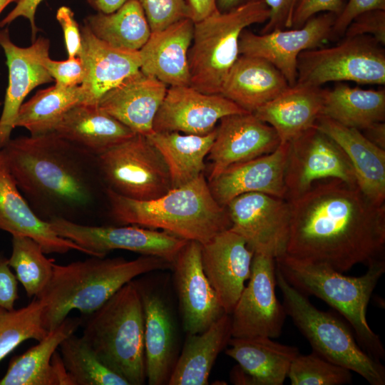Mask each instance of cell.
Here are the masks:
<instances>
[{
  "instance_id": "12",
  "label": "cell",
  "mask_w": 385,
  "mask_h": 385,
  "mask_svg": "<svg viewBox=\"0 0 385 385\" xmlns=\"http://www.w3.org/2000/svg\"><path fill=\"white\" fill-rule=\"evenodd\" d=\"M230 315L234 338H277L287 316L276 294V262L254 253L251 275Z\"/></svg>"
},
{
  "instance_id": "2",
  "label": "cell",
  "mask_w": 385,
  "mask_h": 385,
  "mask_svg": "<svg viewBox=\"0 0 385 385\" xmlns=\"http://www.w3.org/2000/svg\"><path fill=\"white\" fill-rule=\"evenodd\" d=\"M1 150L21 194L42 220L91 225L101 204L107 206L97 156L55 132L11 138Z\"/></svg>"
},
{
  "instance_id": "41",
  "label": "cell",
  "mask_w": 385,
  "mask_h": 385,
  "mask_svg": "<svg viewBox=\"0 0 385 385\" xmlns=\"http://www.w3.org/2000/svg\"><path fill=\"white\" fill-rule=\"evenodd\" d=\"M351 371L322 357L315 351L300 353L287 374L292 385H342L352 381Z\"/></svg>"
},
{
  "instance_id": "6",
  "label": "cell",
  "mask_w": 385,
  "mask_h": 385,
  "mask_svg": "<svg viewBox=\"0 0 385 385\" xmlns=\"http://www.w3.org/2000/svg\"><path fill=\"white\" fill-rule=\"evenodd\" d=\"M81 337L98 358L129 385L146 381L144 318L133 280L95 312L84 315Z\"/></svg>"
},
{
  "instance_id": "42",
  "label": "cell",
  "mask_w": 385,
  "mask_h": 385,
  "mask_svg": "<svg viewBox=\"0 0 385 385\" xmlns=\"http://www.w3.org/2000/svg\"><path fill=\"white\" fill-rule=\"evenodd\" d=\"M151 32L163 30L187 18L190 19L188 0H139Z\"/></svg>"
},
{
  "instance_id": "28",
  "label": "cell",
  "mask_w": 385,
  "mask_h": 385,
  "mask_svg": "<svg viewBox=\"0 0 385 385\" xmlns=\"http://www.w3.org/2000/svg\"><path fill=\"white\" fill-rule=\"evenodd\" d=\"M324 91L295 84L252 113L274 129L280 143H289L314 126L321 115Z\"/></svg>"
},
{
  "instance_id": "1",
  "label": "cell",
  "mask_w": 385,
  "mask_h": 385,
  "mask_svg": "<svg viewBox=\"0 0 385 385\" xmlns=\"http://www.w3.org/2000/svg\"><path fill=\"white\" fill-rule=\"evenodd\" d=\"M285 255L345 272L384 259L385 205L357 185L337 179L315 183L291 200Z\"/></svg>"
},
{
  "instance_id": "52",
  "label": "cell",
  "mask_w": 385,
  "mask_h": 385,
  "mask_svg": "<svg viewBox=\"0 0 385 385\" xmlns=\"http://www.w3.org/2000/svg\"><path fill=\"white\" fill-rule=\"evenodd\" d=\"M51 365L53 385H74L58 350L51 359Z\"/></svg>"
},
{
  "instance_id": "53",
  "label": "cell",
  "mask_w": 385,
  "mask_h": 385,
  "mask_svg": "<svg viewBox=\"0 0 385 385\" xmlns=\"http://www.w3.org/2000/svg\"><path fill=\"white\" fill-rule=\"evenodd\" d=\"M363 135L377 147L385 150V123H374L362 130Z\"/></svg>"
},
{
  "instance_id": "26",
  "label": "cell",
  "mask_w": 385,
  "mask_h": 385,
  "mask_svg": "<svg viewBox=\"0 0 385 385\" xmlns=\"http://www.w3.org/2000/svg\"><path fill=\"white\" fill-rule=\"evenodd\" d=\"M193 31L194 21L187 18L151 32L139 50L140 71L170 86H190L188 51Z\"/></svg>"
},
{
  "instance_id": "22",
  "label": "cell",
  "mask_w": 385,
  "mask_h": 385,
  "mask_svg": "<svg viewBox=\"0 0 385 385\" xmlns=\"http://www.w3.org/2000/svg\"><path fill=\"white\" fill-rule=\"evenodd\" d=\"M141 299L144 318L146 381L168 384L177 358V332L168 303L156 291L133 279Z\"/></svg>"
},
{
  "instance_id": "13",
  "label": "cell",
  "mask_w": 385,
  "mask_h": 385,
  "mask_svg": "<svg viewBox=\"0 0 385 385\" xmlns=\"http://www.w3.org/2000/svg\"><path fill=\"white\" fill-rule=\"evenodd\" d=\"M284 178L287 200L302 195L321 180L337 179L357 185L346 155L315 126L289 143Z\"/></svg>"
},
{
  "instance_id": "24",
  "label": "cell",
  "mask_w": 385,
  "mask_h": 385,
  "mask_svg": "<svg viewBox=\"0 0 385 385\" xmlns=\"http://www.w3.org/2000/svg\"><path fill=\"white\" fill-rule=\"evenodd\" d=\"M0 230L11 235L32 238L45 254L87 252L74 242L59 236L51 224L40 219L31 210L19 189L0 150Z\"/></svg>"
},
{
  "instance_id": "15",
  "label": "cell",
  "mask_w": 385,
  "mask_h": 385,
  "mask_svg": "<svg viewBox=\"0 0 385 385\" xmlns=\"http://www.w3.org/2000/svg\"><path fill=\"white\" fill-rule=\"evenodd\" d=\"M336 17L332 13L323 12L310 18L300 28L262 34L245 29L240 36V55L267 61L283 74L289 86H293L297 81L299 55L302 51L322 47L332 38Z\"/></svg>"
},
{
  "instance_id": "39",
  "label": "cell",
  "mask_w": 385,
  "mask_h": 385,
  "mask_svg": "<svg viewBox=\"0 0 385 385\" xmlns=\"http://www.w3.org/2000/svg\"><path fill=\"white\" fill-rule=\"evenodd\" d=\"M11 245L9 264L27 297H36L49 282L55 260L47 258L41 246L31 237L12 235Z\"/></svg>"
},
{
  "instance_id": "30",
  "label": "cell",
  "mask_w": 385,
  "mask_h": 385,
  "mask_svg": "<svg viewBox=\"0 0 385 385\" xmlns=\"http://www.w3.org/2000/svg\"><path fill=\"white\" fill-rule=\"evenodd\" d=\"M225 354L247 374L251 385H282L289 366L299 354L297 347L268 337L234 338Z\"/></svg>"
},
{
  "instance_id": "48",
  "label": "cell",
  "mask_w": 385,
  "mask_h": 385,
  "mask_svg": "<svg viewBox=\"0 0 385 385\" xmlns=\"http://www.w3.org/2000/svg\"><path fill=\"white\" fill-rule=\"evenodd\" d=\"M56 18L61 26L68 58L78 56L81 49V36L73 11L67 6H60Z\"/></svg>"
},
{
  "instance_id": "21",
  "label": "cell",
  "mask_w": 385,
  "mask_h": 385,
  "mask_svg": "<svg viewBox=\"0 0 385 385\" xmlns=\"http://www.w3.org/2000/svg\"><path fill=\"white\" fill-rule=\"evenodd\" d=\"M289 143H280L273 152L231 165L208 180L216 202L222 207L248 192H261L286 199L285 169Z\"/></svg>"
},
{
  "instance_id": "7",
  "label": "cell",
  "mask_w": 385,
  "mask_h": 385,
  "mask_svg": "<svg viewBox=\"0 0 385 385\" xmlns=\"http://www.w3.org/2000/svg\"><path fill=\"white\" fill-rule=\"evenodd\" d=\"M270 10L265 0L227 12L218 10L194 23L188 51L190 86L207 94H219L240 56L241 33L255 24L266 22Z\"/></svg>"
},
{
  "instance_id": "56",
  "label": "cell",
  "mask_w": 385,
  "mask_h": 385,
  "mask_svg": "<svg viewBox=\"0 0 385 385\" xmlns=\"http://www.w3.org/2000/svg\"><path fill=\"white\" fill-rule=\"evenodd\" d=\"M19 0H0V14L4 9L11 3L17 2Z\"/></svg>"
},
{
  "instance_id": "27",
  "label": "cell",
  "mask_w": 385,
  "mask_h": 385,
  "mask_svg": "<svg viewBox=\"0 0 385 385\" xmlns=\"http://www.w3.org/2000/svg\"><path fill=\"white\" fill-rule=\"evenodd\" d=\"M314 126L343 150L354 169L361 191L374 203L384 205L385 150L369 141L359 130L344 126L329 118L319 115Z\"/></svg>"
},
{
  "instance_id": "10",
  "label": "cell",
  "mask_w": 385,
  "mask_h": 385,
  "mask_svg": "<svg viewBox=\"0 0 385 385\" xmlns=\"http://www.w3.org/2000/svg\"><path fill=\"white\" fill-rule=\"evenodd\" d=\"M106 187L133 200L156 199L172 188L161 153L147 136L135 134L97 156Z\"/></svg>"
},
{
  "instance_id": "23",
  "label": "cell",
  "mask_w": 385,
  "mask_h": 385,
  "mask_svg": "<svg viewBox=\"0 0 385 385\" xmlns=\"http://www.w3.org/2000/svg\"><path fill=\"white\" fill-rule=\"evenodd\" d=\"M85 76L80 85L85 104L98 106L101 98L123 80L140 71L139 51L113 47L98 38L85 24L81 28Z\"/></svg>"
},
{
  "instance_id": "46",
  "label": "cell",
  "mask_w": 385,
  "mask_h": 385,
  "mask_svg": "<svg viewBox=\"0 0 385 385\" xmlns=\"http://www.w3.org/2000/svg\"><path fill=\"white\" fill-rule=\"evenodd\" d=\"M378 9L385 10V0H348L335 19L332 38L343 36L349 24L360 14Z\"/></svg>"
},
{
  "instance_id": "55",
  "label": "cell",
  "mask_w": 385,
  "mask_h": 385,
  "mask_svg": "<svg viewBox=\"0 0 385 385\" xmlns=\"http://www.w3.org/2000/svg\"><path fill=\"white\" fill-rule=\"evenodd\" d=\"M262 0H217V9L220 12H227L243 5Z\"/></svg>"
},
{
  "instance_id": "45",
  "label": "cell",
  "mask_w": 385,
  "mask_h": 385,
  "mask_svg": "<svg viewBox=\"0 0 385 385\" xmlns=\"http://www.w3.org/2000/svg\"><path fill=\"white\" fill-rule=\"evenodd\" d=\"M343 0H299L296 6L292 28L302 27L310 18L323 12H330L337 16L344 8Z\"/></svg>"
},
{
  "instance_id": "36",
  "label": "cell",
  "mask_w": 385,
  "mask_h": 385,
  "mask_svg": "<svg viewBox=\"0 0 385 385\" xmlns=\"http://www.w3.org/2000/svg\"><path fill=\"white\" fill-rule=\"evenodd\" d=\"M83 24L101 41L129 51H139L151 34L139 0H128L111 13L88 15Z\"/></svg>"
},
{
  "instance_id": "47",
  "label": "cell",
  "mask_w": 385,
  "mask_h": 385,
  "mask_svg": "<svg viewBox=\"0 0 385 385\" xmlns=\"http://www.w3.org/2000/svg\"><path fill=\"white\" fill-rule=\"evenodd\" d=\"M299 0H265L270 10L269 19L262 34L292 29L293 14Z\"/></svg>"
},
{
  "instance_id": "33",
  "label": "cell",
  "mask_w": 385,
  "mask_h": 385,
  "mask_svg": "<svg viewBox=\"0 0 385 385\" xmlns=\"http://www.w3.org/2000/svg\"><path fill=\"white\" fill-rule=\"evenodd\" d=\"M215 135L216 128L203 135L176 131H153L145 136L164 158L173 188L204 174L205 158L209 153Z\"/></svg>"
},
{
  "instance_id": "50",
  "label": "cell",
  "mask_w": 385,
  "mask_h": 385,
  "mask_svg": "<svg viewBox=\"0 0 385 385\" xmlns=\"http://www.w3.org/2000/svg\"><path fill=\"white\" fill-rule=\"evenodd\" d=\"M42 1L43 0H19L15 7L0 21V27L10 24L19 17L26 18L30 22L31 40L34 42L38 31L35 22V15Z\"/></svg>"
},
{
  "instance_id": "40",
  "label": "cell",
  "mask_w": 385,
  "mask_h": 385,
  "mask_svg": "<svg viewBox=\"0 0 385 385\" xmlns=\"http://www.w3.org/2000/svg\"><path fill=\"white\" fill-rule=\"evenodd\" d=\"M43 303L36 297L16 309L0 307V361L27 339L40 341L48 332L43 326Z\"/></svg>"
},
{
  "instance_id": "44",
  "label": "cell",
  "mask_w": 385,
  "mask_h": 385,
  "mask_svg": "<svg viewBox=\"0 0 385 385\" xmlns=\"http://www.w3.org/2000/svg\"><path fill=\"white\" fill-rule=\"evenodd\" d=\"M370 36L381 45L385 44V10H371L356 16L346 28L344 36Z\"/></svg>"
},
{
  "instance_id": "11",
  "label": "cell",
  "mask_w": 385,
  "mask_h": 385,
  "mask_svg": "<svg viewBox=\"0 0 385 385\" xmlns=\"http://www.w3.org/2000/svg\"><path fill=\"white\" fill-rule=\"evenodd\" d=\"M61 237L83 248L88 255L103 257L124 250L162 258L172 265L188 240L165 231L137 225H91L55 218L48 222Z\"/></svg>"
},
{
  "instance_id": "51",
  "label": "cell",
  "mask_w": 385,
  "mask_h": 385,
  "mask_svg": "<svg viewBox=\"0 0 385 385\" xmlns=\"http://www.w3.org/2000/svg\"><path fill=\"white\" fill-rule=\"evenodd\" d=\"M217 0H188L190 11V19L199 21L212 14L217 9Z\"/></svg>"
},
{
  "instance_id": "17",
  "label": "cell",
  "mask_w": 385,
  "mask_h": 385,
  "mask_svg": "<svg viewBox=\"0 0 385 385\" xmlns=\"http://www.w3.org/2000/svg\"><path fill=\"white\" fill-rule=\"evenodd\" d=\"M0 46L3 48L9 70V83L0 117V150L11 140L14 122L25 98L36 87L51 83L50 76L41 62L49 53L50 42L40 36L29 47L14 44L8 28L0 31Z\"/></svg>"
},
{
  "instance_id": "20",
  "label": "cell",
  "mask_w": 385,
  "mask_h": 385,
  "mask_svg": "<svg viewBox=\"0 0 385 385\" xmlns=\"http://www.w3.org/2000/svg\"><path fill=\"white\" fill-rule=\"evenodd\" d=\"M219 122L207 156L211 164L208 180L231 165L270 153L280 145L274 129L252 113L229 115Z\"/></svg>"
},
{
  "instance_id": "43",
  "label": "cell",
  "mask_w": 385,
  "mask_h": 385,
  "mask_svg": "<svg viewBox=\"0 0 385 385\" xmlns=\"http://www.w3.org/2000/svg\"><path fill=\"white\" fill-rule=\"evenodd\" d=\"M41 62L56 84L76 86H80L83 81L84 65L78 56L65 61H54L47 53L41 58Z\"/></svg>"
},
{
  "instance_id": "25",
  "label": "cell",
  "mask_w": 385,
  "mask_h": 385,
  "mask_svg": "<svg viewBox=\"0 0 385 385\" xmlns=\"http://www.w3.org/2000/svg\"><path fill=\"white\" fill-rule=\"evenodd\" d=\"M167 89V85L140 70L108 91L98 106L135 134L148 135L153 132Z\"/></svg>"
},
{
  "instance_id": "5",
  "label": "cell",
  "mask_w": 385,
  "mask_h": 385,
  "mask_svg": "<svg viewBox=\"0 0 385 385\" xmlns=\"http://www.w3.org/2000/svg\"><path fill=\"white\" fill-rule=\"evenodd\" d=\"M275 262L292 287L306 296L322 299L346 319L361 349L378 361L384 359L382 342L366 318L373 292L385 272L384 258L369 264L366 272L359 277L346 276L325 265L302 261L285 254L275 258Z\"/></svg>"
},
{
  "instance_id": "3",
  "label": "cell",
  "mask_w": 385,
  "mask_h": 385,
  "mask_svg": "<svg viewBox=\"0 0 385 385\" xmlns=\"http://www.w3.org/2000/svg\"><path fill=\"white\" fill-rule=\"evenodd\" d=\"M106 197V212L115 225L160 229L201 245L231 226L227 208L216 202L204 174L153 200H133L108 188Z\"/></svg>"
},
{
  "instance_id": "54",
  "label": "cell",
  "mask_w": 385,
  "mask_h": 385,
  "mask_svg": "<svg viewBox=\"0 0 385 385\" xmlns=\"http://www.w3.org/2000/svg\"><path fill=\"white\" fill-rule=\"evenodd\" d=\"M128 0H87L88 4L98 12H113Z\"/></svg>"
},
{
  "instance_id": "14",
  "label": "cell",
  "mask_w": 385,
  "mask_h": 385,
  "mask_svg": "<svg viewBox=\"0 0 385 385\" xmlns=\"http://www.w3.org/2000/svg\"><path fill=\"white\" fill-rule=\"evenodd\" d=\"M231 226L254 253L279 257L285 254L291 206L283 198L261 192L242 194L226 206Z\"/></svg>"
},
{
  "instance_id": "38",
  "label": "cell",
  "mask_w": 385,
  "mask_h": 385,
  "mask_svg": "<svg viewBox=\"0 0 385 385\" xmlns=\"http://www.w3.org/2000/svg\"><path fill=\"white\" fill-rule=\"evenodd\" d=\"M58 349L74 385H129L98 358L81 337L70 335Z\"/></svg>"
},
{
  "instance_id": "19",
  "label": "cell",
  "mask_w": 385,
  "mask_h": 385,
  "mask_svg": "<svg viewBox=\"0 0 385 385\" xmlns=\"http://www.w3.org/2000/svg\"><path fill=\"white\" fill-rule=\"evenodd\" d=\"M253 255L245 240L229 229L201 245L204 272L228 314L250 279Z\"/></svg>"
},
{
  "instance_id": "8",
  "label": "cell",
  "mask_w": 385,
  "mask_h": 385,
  "mask_svg": "<svg viewBox=\"0 0 385 385\" xmlns=\"http://www.w3.org/2000/svg\"><path fill=\"white\" fill-rule=\"evenodd\" d=\"M277 286L283 307L314 351L324 359L354 371L371 385L385 384V368L356 343L350 329L331 314L318 309L292 287L276 266Z\"/></svg>"
},
{
  "instance_id": "29",
  "label": "cell",
  "mask_w": 385,
  "mask_h": 385,
  "mask_svg": "<svg viewBox=\"0 0 385 385\" xmlns=\"http://www.w3.org/2000/svg\"><path fill=\"white\" fill-rule=\"evenodd\" d=\"M289 87L283 74L267 61L240 55L219 94L252 113Z\"/></svg>"
},
{
  "instance_id": "4",
  "label": "cell",
  "mask_w": 385,
  "mask_h": 385,
  "mask_svg": "<svg viewBox=\"0 0 385 385\" xmlns=\"http://www.w3.org/2000/svg\"><path fill=\"white\" fill-rule=\"evenodd\" d=\"M91 257L66 265L54 263L49 282L36 297L44 304L42 322L47 332L58 327L71 311L91 314L140 275L173 266L150 255L132 260Z\"/></svg>"
},
{
  "instance_id": "35",
  "label": "cell",
  "mask_w": 385,
  "mask_h": 385,
  "mask_svg": "<svg viewBox=\"0 0 385 385\" xmlns=\"http://www.w3.org/2000/svg\"><path fill=\"white\" fill-rule=\"evenodd\" d=\"M344 126L362 130L385 119V90H365L338 83L325 90L321 111Z\"/></svg>"
},
{
  "instance_id": "32",
  "label": "cell",
  "mask_w": 385,
  "mask_h": 385,
  "mask_svg": "<svg viewBox=\"0 0 385 385\" xmlns=\"http://www.w3.org/2000/svg\"><path fill=\"white\" fill-rule=\"evenodd\" d=\"M231 338V319L227 313L205 331L187 334L168 384H208L214 363L219 354L227 346Z\"/></svg>"
},
{
  "instance_id": "18",
  "label": "cell",
  "mask_w": 385,
  "mask_h": 385,
  "mask_svg": "<svg viewBox=\"0 0 385 385\" xmlns=\"http://www.w3.org/2000/svg\"><path fill=\"white\" fill-rule=\"evenodd\" d=\"M172 267L183 328L187 334L200 333L225 313L204 272L201 244L188 241Z\"/></svg>"
},
{
  "instance_id": "31",
  "label": "cell",
  "mask_w": 385,
  "mask_h": 385,
  "mask_svg": "<svg viewBox=\"0 0 385 385\" xmlns=\"http://www.w3.org/2000/svg\"><path fill=\"white\" fill-rule=\"evenodd\" d=\"M53 132L96 156L135 134L98 106L85 103L70 109Z\"/></svg>"
},
{
  "instance_id": "34",
  "label": "cell",
  "mask_w": 385,
  "mask_h": 385,
  "mask_svg": "<svg viewBox=\"0 0 385 385\" xmlns=\"http://www.w3.org/2000/svg\"><path fill=\"white\" fill-rule=\"evenodd\" d=\"M81 318L66 317L38 343L10 361L0 385H53L51 359L61 342L75 333Z\"/></svg>"
},
{
  "instance_id": "37",
  "label": "cell",
  "mask_w": 385,
  "mask_h": 385,
  "mask_svg": "<svg viewBox=\"0 0 385 385\" xmlns=\"http://www.w3.org/2000/svg\"><path fill=\"white\" fill-rule=\"evenodd\" d=\"M84 99L81 86L56 83L38 91L21 106L14 128H25L32 136L53 132L64 115L74 106L83 103Z\"/></svg>"
},
{
  "instance_id": "9",
  "label": "cell",
  "mask_w": 385,
  "mask_h": 385,
  "mask_svg": "<svg viewBox=\"0 0 385 385\" xmlns=\"http://www.w3.org/2000/svg\"><path fill=\"white\" fill-rule=\"evenodd\" d=\"M295 84L321 87L328 82L385 83V52L367 35L345 37L329 48L302 51L297 58Z\"/></svg>"
},
{
  "instance_id": "49",
  "label": "cell",
  "mask_w": 385,
  "mask_h": 385,
  "mask_svg": "<svg viewBox=\"0 0 385 385\" xmlns=\"http://www.w3.org/2000/svg\"><path fill=\"white\" fill-rule=\"evenodd\" d=\"M17 280L8 259L0 254V307L7 309H14L19 298Z\"/></svg>"
},
{
  "instance_id": "16",
  "label": "cell",
  "mask_w": 385,
  "mask_h": 385,
  "mask_svg": "<svg viewBox=\"0 0 385 385\" xmlns=\"http://www.w3.org/2000/svg\"><path fill=\"white\" fill-rule=\"evenodd\" d=\"M247 113L220 94L204 93L190 86H170L155 116L153 130L203 135L214 130L223 117Z\"/></svg>"
}]
</instances>
